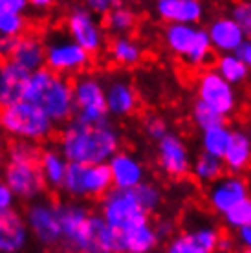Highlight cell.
Masks as SVG:
<instances>
[{
	"instance_id": "8992f818",
	"label": "cell",
	"mask_w": 251,
	"mask_h": 253,
	"mask_svg": "<svg viewBox=\"0 0 251 253\" xmlns=\"http://www.w3.org/2000/svg\"><path fill=\"white\" fill-rule=\"evenodd\" d=\"M110 189H114V185L107 164H68L66 176L61 185V191L64 195L77 202L84 200V198H99L101 200Z\"/></svg>"
},
{
	"instance_id": "ffe728a7",
	"label": "cell",
	"mask_w": 251,
	"mask_h": 253,
	"mask_svg": "<svg viewBox=\"0 0 251 253\" xmlns=\"http://www.w3.org/2000/svg\"><path fill=\"white\" fill-rule=\"evenodd\" d=\"M206 33H208L213 51H218V55L235 53L246 41L242 30L229 15H218V17L209 20Z\"/></svg>"
},
{
	"instance_id": "8fae6325",
	"label": "cell",
	"mask_w": 251,
	"mask_h": 253,
	"mask_svg": "<svg viewBox=\"0 0 251 253\" xmlns=\"http://www.w3.org/2000/svg\"><path fill=\"white\" fill-rule=\"evenodd\" d=\"M22 216H24L26 228L30 235L39 244H42L44 248H55L63 244L57 202L39 198L35 202L28 204Z\"/></svg>"
},
{
	"instance_id": "e575fe53",
	"label": "cell",
	"mask_w": 251,
	"mask_h": 253,
	"mask_svg": "<svg viewBox=\"0 0 251 253\" xmlns=\"http://www.w3.org/2000/svg\"><path fill=\"white\" fill-rule=\"evenodd\" d=\"M6 160L13 164H39L41 158V149L37 143L32 141H20V139H13L6 149Z\"/></svg>"
},
{
	"instance_id": "277c9868",
	"label": "cell",
	"mask_w": 251,
	"mask_h": 253,
	"mask_svg": "<svg viewBox=\"0 0 251 253\" xmlns=\"http://www.w3.org/2000/svg\"><path fill=\"white\" fill-rule=\"evenodd\" d=\"M0 128L13 139L37 143L50 138L55 125L37 105L19 101L0 110Z\"/></svg>"
},
{
	"instance_id": "4dcf8cb0",
	"label": "cell",
	"mask_w": 251,
	"mask_h": 253,
	"mask_svg": "<svg viewBox=\"0 0 251 253\" xmlns=\"http://www.w3.org/2000/svg\"><path fill=\"white\" fill-rule=\"evenodd\" d=\"M224 174H226L224 162L220 158L211 156V154H206V152L200 151L191 162V176L202 185L214 184Z\"/></svg>"
},
{
	"instance_id": "f546056e",
	"label": "cell",
	"mask_w": 251,
	"mask_h": 253,
	"mask_svg": "<svg viewBox=\"0 0 251 253\" xmlns=\"http://www.w3.org/2000/svg\"><path fill=\"white\" fill-rule=\"evenodd\" d=\"M39 169H41V174L44 178L46 187L61 189L63 180L66 176L68 162L63 158V154L57 151V149H44V151H41Z\"/></svg>"
},
{
	"instance_id": "5b68a950",
	"label": "cell",
	"mask_w": 251,
	"mask_h": 253,
	"mask_svg": "<svg viewBox=\"0 0 251 253\" xmlns=\"http://www.w3.org/2000/svg\"><path fill=\"white\" fill-rule=\"evenodd\" d=\"M97 215L103 218L108 228L118 233H125V231H130L138 226L151 222V216L138 204L132 191L121 189H110L101 198Z\"/></svg>"
},
{
	"instance_id": "6da1fadb",
	"label": "cell",
	"mask_w": 251,
	"mask_h": 253,
	"mask_svg": "<svg viewBox=\"0 0 251 253\" xmlns=\"http://www.w3.org/2000/svg\"><path fill=\"white\" fill-rule=\"evenodd\" d=\"M121 143L120 128L110 120L92 125L72 120L59 134L57 151L68 164L99 165L108 164V160L121 151Z\"/></svg>"
},
{
	"instance_id": "ba28073f",
	"label": "cell",
	"mask_w": 251,
	"mask_h": 253,
	"mask_svg": "<svg viewBox=\"0 0 251 253\" xmlns=\"http://www.w3.org/2000/svg\"><path fill=\"white\" fill-rule=\"evenodd\" d=\"M74 88V120L83 123H101L108 120L107 99H105V83L99 77L81 74L72 81Z\"/></svg>"
},
{
	"instance_id": "1f68e13d",
	"label": "cell",
	"mask_w": 251,
	"mask_h": 253,
	"mask_svg": "<svg viewBox=\"0 0 251 253\" xmlns=\"http://www.w3.org/2000/svg\"><path fill=\"white\" fill-rule=\"evenodd\" d=\"M211 68L218 74L226 83H229L231 86H240L248 81L250 77V72L244 66V63L240 61L235 53H222V55H216L213 59V64Z\"/></svg>"
},
{
	"instance_id": "4fadbf2b",
	"label": "cell",
	"mask_w": 251,
	"mask_h": 253,
	"mask_svg": "<svg viewBox=\"0 0 251 253\" xmlns=\"http://www.w3.org/2000/svg\"><path fill=\"white\" fill-rule=\"evenodd\" d=\"M2 180L11 189L15 198L35 202L46 193V184L41 174L39 164H13L6 162L2 167Z\"/></svg>"
},
{
	"instance_id": "2e32d148",
	"label": "cell",
	"mask_w": 251,
	"mask_h": 253,
	"mask_svg": "<svg viewBox=\"0 0 251 253\" xmlns=\"http://www.w3.org/2000/svg\"><path fill=\"white\" fill-rule=\"evenodd\" d=\"M220 229L211 224H200L191 229L176 233L167 244L164 253H216Z\"/></svg>"
},
{
	"instance_id": "4316f807",
	"label": "cell",
	"mask_w": 251,
	"mask_h": 253,
	"mask_svg": "<svg viewBox=\"0 0 251 253\" xmlns=\"http://www.w3.org/2000/svg\"><path fill=\"white\" fill-rule=\"evenodd\" d=\"M224 167L229 174H242L251 167V134L248 130H233L231 141L224 154Z\"/></svg>"
},
{
	"instance_id": "f6af8a7d",
	"label": "cell",
	"mask_w": 251,
	"mask_h": 253,
	"mask_svg": "<svg viewBox=\"0 0 251 253\" xmlns=\"http://www.w3.org/2000/svg\"><path fill=\"white\" fill-rule=\"evenodd\" d=\"M15 42H17V39L0 37V61H9L13 48H15Z\"/></svg>"
},
{
	"instance_id": "5bb4252c",
	"label": "cell",
	"mask_w": 251,
	"mask_h": 253,
	"mask_svg": "<svg viewBox=\"0 0 251 253\" xmlns=\"http://www.w3.org/2000/svg\"><path fill=\"white\" fill-rule=\"evenodd\" d=\"M57 213H59L64 250L77 253L81 250L83 241H84V235L88 229V218L92 215V211L83 202L68 200V202H57Z\"/></svg>"
},
{
	"instance_id": "816d5d0a",
	"label": "cell",
	"mask_w": 251,
	"mask_h": 253,
	"mask_svg": "<svg viewBox=\"0 0 251 253\" xmlns=\"http://www.w3.org/2000/svg\"><path fill=\"white\" fill-rule=\"evenodd\" d=\"M42 253H50V252H42Z\"/></svg>"
},
{
	"instance_id": "484cf974",
	"label": "cell",
	"mask_w": 251,
	"mask_h": 253,
	"mask_svg": "<svg viewBox=\"0 0 251 253\" xmlns=\"http://www.w3.org/2000/svg\"><path fill=\"white\" fill-rule=\"evenodd\" d=\"M118 233V231H116ZM162 242L158 239L152 222L118 233V253H152Z\"/></svg>"
},
{
	"instance_id": "603a6c76",
	"label": "cell",
	"mask_w": 251,
	"mask_h": 253,
	"mask_svg": "<svg viewBox=\"0 0 251 253\" xmlns=\"http://www.w3.org/2000/svg\"><path fill=\"white\" fill-rule=\"evenodd\" d=\"M30 74L11 61H0V110L24 99Z\"/></svg>"
},
{
	"instance_id": "3957f363",
	"label": "cell",
	"mask_w": 251,
	"mask_h": 253,
	"mask_svg": "<svg viewBox=\"0 0 251 253\" xmlns=\"http://www.w3.org/2000/svg\"><path fill=\"white\" fill-rule=\"evenodd\" d=\"M165 48L178 57L185 66L193 70H204L213 64L214 51L211 48L206 28L187 24H165L162 33Z\"/></svg>"
},
{
	"instance_id": "60d3db41",
	"label": "cell",
	"mask_w": 251,
	"mask_h": 253,
	"mask_svg": "<svg viewBox=\"0 0 251 253\" xmlns=\"http://www.w3.org/2000/svg\"><path fill=\"white\" fill-rule=\"evenodd\" d=\"M116 4V2H110V0H88L84 6L90 9V11L94 13L95 17H105L110 9H112V6Z\"/></svg>"
},
{
	"instance_id": "c3c4849f",
	"label": "cell",
	"mask_w": 251,
	"mask_h": 253,
	"mask_svg": "<svg viewBox=\"0 0 251 253\" xmlns=\"http://www.w3.org/2000/svg\"><path fill=\"white\" fill-rule=\"evenodd\" d=\"M4 167V154H2V151H0V169Z\"/></svg>"
},
{
	"instance_id": "74e56055",
	"label": "cell",
	"mask_w": 251,
	"mask_h": 253,
	"mask_svg": "<svg viewBox=\"0 0 251 253\" xmlns=\"http://www.w3.org/2000/svg\"><path fill=\"white\" fill-rule=\"evenodd\" d=\"M229 17H231L237 26H239L246 39H251V0L246 2H237L233 4L229 9Z\"/></svg>"
},
{
	"instance_id": "ab89813d",
	"label": "cell",
	"mask_w": 251,
	"mask_h": 253,
	"mask_svg": "<svg viewBox=\"0 0 251 253\" xmlns=\"http://www.w3.org/2000/svg\"><path fill=\"white\" fill-rule=\"evenodd\" d=\"M152 226H154L160 242H169L176 235V224L169 216H160L156 222H152Z\"/></svg>"
},
{
	"instance_id": "d4e9b609",
	"label": "cell",
	"mask_w": 251,
	"mask_h": 253,
	"mask_svg": "<svg viewBox=\"0 0 251 253\" xmlns=\"http://www.w3.org/2000/svg\"><path fill=\"white\" fill-rule=\"evenodd\" d=\"M26 0H0V37L19 39L28 32Z\"/></svg>"
},
{
	"instance_id": "8d00e7d4",
	"label": "cell",
	"mask_w": 251,
	"mask_h": 253,
	"mask_svg": "<svg viewBox=\"0 0 251 253\" xmlns=\"http://www.w3.org/2000/svg\"><path fill=\"white\" fill-rule=\"evenodd\" d=\"M222 218H224L226 228L233 229V231H239V229L251 226V196H248L246 200L229 209Z\"/></svg>"
},
{
	"instance_id": "681fc988",
	"label": "cell",
	"mask_w": 251,
	"mask_h": 253,
	"mask_svg": "<svg viewBox=\"0 0 251 253\" xmlns=\"http://www.w3.org/2000/svg\"><path fill=\"white\" fill-rule=\"evenodd\" d=\"M55 253H72V252H68V250H64V248H61V250H57Z\"/></svg>"
},
{
	"instance_id": "bcb514c9",
	"label": "cell",
	"mask_w": 251,
	"mask_h": 253,
	"mask_svg": "<svg viewBox=\"0 0 251 253\" xmlns=\"http://www.w3.org/2000/svg\"><path fill=\"white\" fill-rule=\"evenodd\" d=\"M237 242L239 246H242V252L251 253V226L237 231Z\"/></svg>"
},
{
	"instance_id": "7a4b0ae2",
	"label": "cell",
	"mask_w": 251,
	"mask_h": 253,
	"mask_svg": "<svg viewBox=\"0 0 251 253\" xmlns=\"http://www.w3.org/2000/svg\"><path fill=\"white\" fill-rule=\"evenodd\" d=\"M22 101L37 105L53 125H66L76 116L72 79L55 76L48 68H41L30 74Z\"/></svg>"
},
{
	"instance_id": "cb8c5ba5",
	"label": "cell",
	"mask_w": 251,
	"mask_h": 253,
	"mask_svg": "<svg viewBox=\"0 0 251 253\" xmlns=\"http://www.w3.org/2000/svg\"><path fill=\"white\" fill-rule=\"evenodd\" d=\"M77 253H118V233L108 228L97 213H92L84 241Z\"/></svg>"
},
{
	"instance_id": "44dd1931",
	"label": "cell",
	"mask_w": 251,
	"mask_h": 253,
	"mask_svg": "<svg viewBox=\"0 0 251 253\" xmlns=\"http://www.w3.org/2000/svg\"><path fill=\"white\" fill-rule=\"evenodd\" d=\"M30 231L17 209L0 211V253H20L28 244Z\"/></svg>"
},
{
	"instance_id": "d6986e66",
	"label": "cell",
	"mask_w": 251,
	"mask_h": 253,
	"mask_svg": "<svg viewBox=\"0 0 251 253\" xmlns=\"http://www.w3.org/2000/svg\"><path fill=\"white\" fill-rule=\"evenodd\" d=\"M154 13L165 24L198 26L206 17V6L200 0H158Z\"/></svg>"
},
{
	"instance_id": "7bdbcfd3",
	"label": "cell",
	"mask_w": 251,
	"mask_h": 253,
	"mask_svg": "<svg viewBox=\"0 0 251 253\" xmlns=\"http://www.w3.org/2000/svg\"><path fill=\"white\" fill-rule=\"evenodd\" d=\"M235 55L244 63V66L248 68V72L251 74V39H246L244 42L240 44V48L235 51Z\"/></svg>"
},
{
	"instance_id": "ac0fdd59",
	"label": "cell",
	"mask_w": 251,
	"mask_h": 253,
	"mask_svg": "<svg viewBox=\"0 0 251 253\" xmlns=\"http://www.w3.org/2000/svg\"><path fill=\"white\" fill-rule=\"evenodd\" d=\"M107 112L112 118H130L139 108V94L136 86L125 77H112L105 84Z\"/></svg>"
},
{
	"instance_id": "52a82bcc",
	"label": "cell",
	"mask_w": 251,
	"mask_h": 253,
	"mask_svg": "<svg viewBox=\"0 0 251 253\" xmlns=\"http://www.w3.org/2000/svg\"><path fill=\"white\" fill-rule=\"evenodd\" d=\"M64 30L66 37L74 41L88 55H97L107 42V32L101 24L99 17H95L86 6H72L64 15Z\"/></svg>"
},
{
	"instance_id": "f1b7e54d",
	"label": "cell",
	"mask_w": 251,
	"mask_h": 253,
	"mask_svg": "<svg viewBox=\"0 0 251 253\" xmlns=\"http://www.w3.org/2000/svg\"><path fill=\"white\" fill-rule=\"evenodd\" d=\"M101 24L112 37H123V35H130L136 26H138V13L136 9L126 4L116 2L112 9L103 17Z\"/></svg>"
},
{
	"instance_id": "9a60e30c",
	"label": "cell",
	"mask_w": 251,
	"mask_h": 253,
	"mask_svg": "<svg viewBox=\"0 0 251 253\" xmlns=\"http://www.w3.org/2000/svg\"><path fill=\"white\" fill-rule=\"evenodd\" d=\"M250 195V184L242 174H224L208 189V204L211 211L224 216L237 204L246 200Z\"/></svg>"
},
{
	"instance_id": "9c48e42d",
	"label": "cell",
	"mask_w": 251,
	"mask_h": 253,
	"mask_svg": "<svg viewBox=\"0 0 251 253\" xmlns=\"http://www.w3.org/2000/svg\"><path fill=\"white\" fill-rule=\"evenodd\" d=\"M44 44V66L55 76L70 79V76H81L90 66V55L64 35H57Z\"/></svg>"
},
{
	"instance_id": "b9f144b4",
	"label": "cell",
	"mask_w": 251,
	"mask_h": 253,
	"mask_svg": "<svg viewBox=\"0 0 251 253\" xmlns=\"http://www.w3.org/2000/svg\"><path fill=\"white\" fill-rule=\"evenodd\" d=\"M13 204H15V195H13L11 189L4 184V180L0 178V211L13 209Z\"/></svg>"
},
{
	"instance_id": "7c38bea8",
	"label": "cell",
	"mask_w": 251,
	"mask_h": 253,
	"mask_svg": "<svg viewBox=\"0 0 251 253\" xmlns=\"http://www.w3.org/2000/svg\"><path fill=\"white\" fill-rule=\"evenodd\" d=\"M191 151L185 139L176 132H169L156 143V164L160 171L170 180H183L191 174Z\"/></svg>"
},
{
	"instance_id": "d6a6232c",
	"label": "cell",
	"mask_w": 251,
	"mask_h": 253,
	"mask_svg": "<svg viewBox=\"0 0 251 253\" xmlns=\"http://www.w3.org/2000/svg\"><path fill=\"white\" fill-rule=\"evenodd\" d=\"M233 136V128L227 123H222V125H216L213 128H208L200 134V147L202 152L206 154H211L214 158H224L227 147H229V141H231Z\"/></svg>"
},
{
	"instance_id": "836d02e7",
	"label": "cell",
	"mask_w": 251,
	"mask_h": 253,
	"mask_svg": "<svg viewBox=\"0 0 251 253\" xmlns=\"http://www.w3.org/2000/svg\"><path fill=\"white\" fill-rule=\"evenodd\" d=\"M130 191L132 195H134V198L138 200V204L143 208V211L149 216L154 215L158 209L162 208V204H164V191H162V187L156 182L145 180L138 187H134Z\"/></svg>"
},
{
	"instance_id": "ee69618b",
	"label": "cell",
	"mask_w": 251,
	"mask_h": 253,
	"mask_svg": "<svg viewBox=\"0 0 251 253\" xmlns=\"http://www.w3.org/2000/svg\"><path fill=\"white\" fill-rule=\"evenodd\" d=\"M237 248V241L226 233H220L218 242H216V253H233Z\"/></svg>"
},
{
	"instance_id": "7402d4cb",
	"label": "cell",
	"mask_w": 251,
	"mask_h": 253,
	"mask_svg": "<svg viewBox=\"0 0 251 253\" xmlns=\"http://www.w3.org/2000/svg\"><path fill=\"white\" fill-rule=\"evenodd\" d=\"M44 53H46V44H44L42 39L35 33L26 32L22 37L17 39L9 61L28 74H33L41 68H46L44 66Z\"/></svg>"
},
{
	"instance_id": "f907efd6",
	"label": "cell",
	"mask_w": 251,
	"mask_h": 253,
	"mask_svg": "<svg viewBox=\"0 0 251 253\" xmlns=\"http://www.w3.org/2000/svg\"><path fill=\"white\" fill-rule=\"evenodd\" d=\"M240 253H248V252H240Z\"/></svg>"
},
{
	"instance_id": "d590c367",
	"label": "cell",
	"mask_w": 251,
	"mask_h": 253,
	"mask_svg": "<svg viewBox=\"0 0 251 253\" xmlns=\"http://www.w3.org/2000/svg\"><path fill=\"white\" fill-rule=\"evenodd\" d=\"M191 121H193V125H195L200 132H204V130H208V128H213V126H216V125L226 123V118H222L216 110L208 107L206 103L195 99L193 107H191Z\"/></svg>"
},
{
	"instance_id": "e0dca14e",
	"label": "cell",
	"mask_w": 251,
	"mask_h": 253,
	"mask_svg": "<svg viewBox=\"0 0 251 253\" xmlns=\"http://www.w3.org/2000/svg\"><path fill=\"white\" fill-rule=\"evenodd\" d=\"M107 165L114 189L130 191L147 180V169H145L143 162L128 151L116 152L112 158L108 160Z\"/></svg>"
},
{
	"instance_id": "f35d334b",
	"label": "cell",
	"mask_w": 251,
	"mask_h": 253,
	"mask_svg": "<svg viewBox=\"0 0 251 253\" xmlns=\"http://www.w3.org/2000/svg\"><path fill=\"white\" fill-rule=\"evenodd\" d=\"M143 130L147 134V138H151L152 141H160L164 139L167 134L170 132L169 130V123L165 120L164 116L160 114H149L143 120Z\"/></svg>"
},
{
	"instance_id": "83f0119b",
	"label": "cell",
	"mask_w": 251,
	"mask_h": 253,
	"mask_svg": "<svg viewBox=\"0 0 251 253\" xmlns=\"http://www.w3.org/2000/svg\"><path fill=\"white\" fill-rule=\"evenodd\" d=\"M108 55L114 64L123 66V68H134L141 64L145 51L143 46L132 35H123V37H112L108 44Z\"/></svg>"
},
{
	"instance_id": "7dc6e473",
	"label": "cell",
	"mask_w": 251,
	"mask_h": 253,
	"mask_svg": "<svg viewBox=\"0 0 251 253\" xmlns=\"http://www.w3.org/2000/svg\"><path fill=\"white\" fill-rule=\"evenodd\" d=\"M51 6H53V4H51L50 0H33V2H30V7L39 9V11H46V9Z\"/></svg>"
},
{
	"instance_id": "30bf717a",
	"label": "cell",
	"mask_w": 251,
	"mask_h": 253,
	"mask_svg": "<svg viewBox=\"0 0 251 253\" xmlns=\"http://www.w3.org/2000/svg\"><path fill=\"white\" fill-rule=\"evenodd\" d=\"M196 99L216 110L222 118H229L239 108V92L226 83L213 68H204L196 77Z\"/></svg>"
}]
</instances>
